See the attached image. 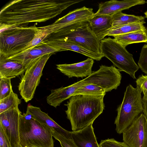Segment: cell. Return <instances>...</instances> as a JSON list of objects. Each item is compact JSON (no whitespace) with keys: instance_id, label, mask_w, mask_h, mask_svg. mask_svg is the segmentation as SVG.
<instances>
[{"instance_id":"cell-1","label":"cell","mask_w":147,"mask_h":147,"mask_svg":"<svg viewBox=\"0 0 147 147\" xmlns=\"http://www.w3.org/2000/svg\"><path fill=\"white\" fill-rule=\"evenodd\" d=\"M82 0H15L0 12V31L30 22L52 19L70 6Z\"/></svg>"},{"instance_id":"cell-2","label":"cell","mask_w":147,"mask_h":147,"mask_svg":"<svg viewBox=\"0 0 147 147\" xmlns=\"http://www.w3.org/2000/svg\"><path fill=\"white\" fill-rule=\"evenodd\" d=\"M105 95L76 94L70 97L64 105L72 131L82 129L93 124L102 112L105 107Z\"/></svg>"},{"instance_id":"cell-3","label":"cell","mask_w":147,"mask_h":147,"mask_svg":"<svg viewBox=\"0 0 147 147\" xmlns=\"http://www.w3.org/2000/svg\"><path fill=\"white\" fill-rule=\"evenodd\" d=\"M142 92L137 86L134 88L129 84L127 87L123 101L117 109L114 123L118 134H122L143 112Z\"/></svg>"},{"instance_id":"cell-4","label":"cell","mask_w":147,"mask_h":147,"mask_svg":"<svg viewBox=\"0 0 147 147\" xmlns=\"http://www.w3.org/2000/svg\"><path fill=\"white\" fill-rule=\"evenodd\" d=\"M39 27L22 25L0 31V54L7 58L22 51L32 40Z\"/></svg>"},{"instance_id":"cell-5","label":"cell","mask_w":147,"mask_h":147,"mask_svg":"<svg viewBox=\"0 0 147 147\" xmlns=\"http://www.w3.org/2000/svg\"><path fill=\"white\" fill-rule=\"evenodd\" d=\"M59 38H64L73 42L103 57L101 53L100 41L92 31L88 21L76 23L63 28L51 34L47 40Z\"/></svg>"},{"instance_id":"cell-6","label":"cell","mask_w":147,"mask_h":147,"mask_svg":"<svg viewBox=\"0 0 147 147\" xmlns=\"http://www.w3.org/2000/svg\"><path fill=\"white\" fill-rule=\"evenodd\" d=\"M20 143L24 147H54L51 129L33 117L25 119L23 114L19 120Z\"/></svg>"},{"instance_id":"cell-7","label":"cell","mask_w":147,"mask_h":147,"mask_svg":"<svg viewBox=\"0 0 147 147\" xmlns=\"http://www.w3.org/2000/svg\"><path fill=\"white\" fill-rule=\"evenodd\" d=\"M101 53L109 60L120 71H123L136 79V72L139 67L135 62L133 55L129 53L114 38H105L100 41Z\"/></svg>"},{"instance_id":"cell-8","label":"cell","mask_w":147,"mask_h":147,"mask_svg":"<svg viewBox=\"0 0 147 147\" xmlns=\"http://www.w3.org/2000/svg\"><path fill=\"white\" fill-rule=\"evenodd\" d=\"M53 54H47L35 59L26 69L18 86L20 94L25 102H27L33 98L36 88L40 83L44 67Z\"/></svg>"},{"instance_id":"cell-9","label":"cell","mask_w":147,"mask_h":147,"mask_svg":"<svg viewBox=\"0 0 147 147\" xmlns=\"http://www.w3.org/2000/svg\"><path fill=\"white\" fill-rule=\"evenodd\" d=\"M121 75L114 66L101 65L97 71L82 80L83 84H96L103 88L106 92L116 89L121 83Z\"/></svg>"},{"instance_id":"cell-10","label":"cell","mask_w":147,"mask_h":147,"mask_svg":"<svg viewBox=\"0 0 147 147\" xmlns=\"http://www.w3.org/2000/svg\"><path fill=\"white\" fill-rule=\"evenodd\" d=\"M123 142L130 147H147V119L141 114L123 133Z\"/></svg>"},{"instance_id":"cell-11","label":"cell","mask_w":147,"mask_h":147,"mask_svg":"<svg viewBox=\"0 0 147 147\" xmlns=\"http://www.w3.org/2000/svg\"><path fill=\"white\" fill-rule=\"evenodd\" d=\"M94 14L92 8L84 6L70 11L51 24L39 28L45 30L50 35L68 26L88 21Z\"/></svg>"},{"instance_id":"cell-12","label":"cell","mask_w":147,"mask_h":147,"mask_svg":"<svg viewBox=\"0 0 147 147\" xmlns=\"http://www.w3.org/2000/svg\"><path fill=\"white\" fill-rule=\"evenodd\" d=\"M21 114L18 107L11 108L0 114V125L12 147H17L20 143L19 120Z\"/></svg>"},{"instance_id":"cell-13","label":"cell","mask_w":147,"mask_h":147,"mask_svg":"<svg viewBox=\"0 0 147 147\" xmlns=\"http://www.w3.org/2000/svg\"><path fill=\"white\" fill-rule=\"evenodd\" d=\"M60 51L44 41L33 47L26 49L7 58L9 59L17 61L24 67L25 70L29 64L35 59L45 55Z\"/></svg>"},{"instance_id":"cell-14","label":"cell","mask_w":147,"mask_h":147,"mask_svg":"<svg viewBox=\"0 0 147 147\" xmlns=\"http://www.w3.org/2000/svg\"><path fill=\"white\" fill-rule=\"evenodd\" d=\"M94 60L88 58L86 59L77 63L56 65V68L69 78L73 77L82 78L89 76L92 72V67Z\"/></svg>"},{"instance_id":"cell-15","label":"cell","mask_w":147,"mask_h":147,"mask_svg":"<svg viewBox=\"0 0 147 147\" xmlns=\"http://www.w3.org/2000/svg\"><path fill=\"white\" fill-rule=\"evenodd\" d=\"M144 0H111L99 4V8L94 15H107L112 16L114 14L129 9L130 7L146 3Z\"/></svg>"},{"instance_id":"cell-16","label":"cell","mask_w":147,"mask_h":147,"mask_svg":"<svg viewBox=\"0 0 147 147\" xmlns=\"http://www.w3.org/2000/svg\"><path fill=\"white\" fill-rule=\"evenodd\" d=\"M45 42L59 50L60 51H71L81 54L96 61H100L103 57L94 53L76 43L64 38L46 40Z\"/></svg>"},{"instance_id":"cell-17","label":"cell","mask_w":147,"mask_h":147,"mask_svg":"<svg viewBox=\"0 0 147 147\" xmlns=\"http://www.w3.org/2000/svg\"><path fill=\"white\" fill-rule=\"evenodd\" d=\"M83 84L81 80L66 87L52 89L51 94L46 98L47 103L56 108L63 101L74 95L76 90Z\"/></svg>"},{"instance_id":"cell-18","label":"cell","mask_w":147,"mask_h":147,"mask_svg":"<svg viewBox=\"0 0 147 147\" xmlns=\"http://www.w3.org/2000/svg\"><path fill=\"white\" fill-rule=\"evenodd\" d=\"M26 112L30 114L34 119L40 123L46 125L51 129H54L56 131L65 137L72 139L70 131L61 127L48 114L41 111L40 108L28 105L27 106Z\"/></svg>"},{"instance_id":"cell-19","label":"cell","mask_w":147,"mask_h":147,"mask_svg":"<svg viewBox=\"0 0 147 147\" xmlns=\"http://www.w3.org/2000/svg\"><path fill=\"white\" fill-rule=\"evenodd\" d=\"M72 140L78 147H99L92 124L80 130L70 131Z\"/></svg>"},{"instance_id":"cell-20","label":"cell","mask_w":147,"mask_h":147,"mask_svg":"<svg viewBox=\"0 0 147 147\" xmlns=\"http://www.w3.org/2000/svg\"><path fill=\"white\" fill-rule=\"evenodd\" d=\"M92 31L100 41L104 39L112 27L111 16L94 15L88 20Z\"/></svg>"},{"instance_id":"cell-21","label":"cell","mask_w":147,"mask_h":147,"mask_svg":"<svg viewBox=\"0 0 147 147\" xmlns=\"http://www.w3.org/2000/svg\"><path fill=\"white\" fill-rule=\"evenodd\" d=\"M25 71L24 66L21 63L9 59L0 54V78H15L23 74Z\"/></svg>"},{"instance_id":"cell-22","label":"cell","mask_w":147,"mask_h":147,"mask_svg":"<svg viewBox=\"0 0 147 147\" xmlns=\"http://www.w3.org/2000/svg\"><path fill=\"white\" fill-rule=\"evenodd\" d=\"M114 39L125 47L129 45L139 42L147 43V30L132 32L113 36Z\"/></svg>"},{"instance_id":"cell-23","label":"cell","mask_w":147,"mask_h":147,"mask_svg":"<svg viewBox=\"0 0 147 147\" xmlns=\"http://www.w3.org/2000/svg\"><path fill=\"white\" fill-rule=\"evenodd\" d=\"M144 21L127 24L116 26L112 28L107 35L113 36L127 34L132 32L147 30L144 26Z\"/></svg>"},{"instance_id":"cell-24","label":"cell","mask_w":147,"mask_h":147,"mask_svg":"<svg viewBox=\"0 0 147 147\" xmlns=\"http://www.w3.org/2000/svg\"><path fill=\"white\" fill-rule=\"evenodd\" d=\"M111 18L112 27L144 21L145 19V17L144 16L127 14L121 12L114 14L111 16Z\"/></svg>"},{"instance_id":"cell-25","label":"cell","mask_w":147,"mask_h":147,"mask_svg":"<svg viewBox=\"0 0 147 147\" xmlns=\"http://www.w3.org/2000/svg\"><path fill=\"white\" fill-rule=\"evenodd\" d=\"M106 93L103 88L96 84H83L76 90L74 95H105Z\"/></svg>"},{"instance_id":"cell-26","label":"cell","mask_w":147,"mask_h":147,"mask_svg":"<svg viewBox=\"0 0 147 147\" xmlns=\"http://www.w3.org/2000/svg\"><path fill=\"white\" fill-rule=\"evenodd\" d=\"M21 102L17 94L12 91L9 96L0 100V114L11 108L18 107Z\"/></svg>"},{"instance_id":"cell-27","label":"cell","mask_w":147,"mask_h":147,"mask_svg":"<svg viewBox=\"0 0 147 147\" xmlns=\"http://www.w3.org/2000/svg\"><path fill=\"white\" fill-rule=\"evenodd\" d=\"M10 78H0V100L9 96L13 91Z\"/></svg>"},{"instance_id":"cell-28","label":"cell","mask_w":147,"mask_h":147,"mask_svg":"<svg viewBox=\"0 0 147 147\" xmlns=\"http://www.w3.org/2000/svg\"><path fill=\"white\" fill-rule=\"evenodd\" d=\"M39 28L32 40L24 48L22 51L34 47L48 38L50 36L49 34L45 30L41 29L39 27Z\"/></svg>"},{"instance_id":"cell-29","label":"cell","mask_w":147,"mask_h":147,"mask_svg":"<svg viewBox=\"0 0 147 147\" xmlns=\"http://www.w3.org/2000/svg\"><path fill=\"white\" fill-rule=\"evenodd\" d=\"M53 137L60 143L62 147H78L72 139L68 138L51 129Z\"/></svg>"},{"instance_id":"cell-30","label":"cell","mask_w":147,"mask_h":147,"mask_svg":"<svg viewBox=\"0 0 147 147\" xmlns=\"http://www.w3.org/2000/svg\"><path fill=\"white\" fill-rule=\"evenodd\" d=\"M138 64L142 72L147 74V44L142 49Z\"/></svg>"},{"instance_id":"cell-31","label":"cell","mask_w":147,"mask_h":147,"mask_svg":"<svg viewBox=\"0 0 147 147\" xmlns=\"http://www.w3.org/2000/svg\"><path fill=\"white\" fill-rule=\"evenodd\" d=\"M99 145V147H130L124 142H119L113 138L102 140Z\"/></svg>"},{"instance_id":"cell-32","label":"cell","mask_w":147,"mask_h":147,"mask_svg":"<svg viewBox=\"0 0 147 147\" xmlns=\"http://www.w3.org/2000/svg\"><path fill=\"white\" fill-rule=\"evenodd\" d=\"M136 82L137 86L139 87L144 95H147V75L140 76Z\"/></svg>"},{"instance_id":"cell-33","label":"cell","mask_w":147,"mask_h":147,"mask_svg":"<svg viewBox=\"0 0 147 147\" xmlns=\"http://www.w3.org/2000/svg\"><path fill=\"white\" fill-rule=\"evenodd\" d=\"M0 147H12L9 141L0 125Z\"/></svg>"},{"instance_id":"cell-34","label":"cell","mask_w":147,"mask_h":147,"mask_svg":"<svg viewBox=\"0 0 147 147\" xmlns=\"http://www.w3.org/2000/svg\"><path fill=\"white\" fill-rule=\"evenodd\" d=\"M144 114L147 119V95H144L142 98Z\"/></svg>"},{"instance_id":"cell-35","label":"cell","mask_w":147,"mask_h":147,"mask_svg":"<svg viewBox=\"0 0 147 147\" xmlns=\"http://www.w3.org/2000/svg\"><path fill=\"white\" fill-rule=\"evenodd\" d=\"M17 147H24L22 146L20 144H19V145L17 146Z\"/></svg>"},{"instance_id":"cell-36","label":"cell","mask_w":147,"mask_h":147,"mask_svg":"<svg viewBox=\"0 0 147 147\" xmlns=\"http://www.w3.org/2000/svg\"><path fill=\"white\" fill-rule=\"evenodd\" d=\"M25 147H33V146H32V147H29V146H25Z\"/></svg>"},{"instance_id":"cell-37","label":"cell","mask_w":147,"mask_h":147,"mask_svg":"<svg viewBox=\"0 0 147 147\" xmlns=\"http://www.w3.org/2000/svg\"><path fill=\"white\" fill-rule=\"evenodd\" d=\"M146 3H147V1H146Z\"/></svg>"}]
</instances>
